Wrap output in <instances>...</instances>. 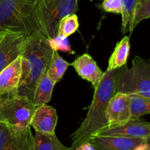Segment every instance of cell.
I'll return each instance as SVG.
<instances>
[{"mask_svg": "<svg viewBox=\"0 0 150 150\" xmlns=\"http://www.w3.org/2000/svg\"><path fill=\"white\" fill-rule=\"evenodd\" d=\"M73 150H95L93 146L89 142L84 143L76 148H73Z\"/></svg>", "mask_w": 150, "mask_h": 150, "instance_id": "cell-25", "label": "cell"}, {"mask_svg": "<svg viewBox=\"0 0 150 150\" xmlns=\"http://www.w3.org/2000/svg\"><path fill=\"white\" fill-rule=\"evenodd\" d=\"M140 0H122L123 12L122 14V33L133 32V24L135 10Z\"/></svg>", "mask_w": 150, "mask_h": 150, "instance_id": "cell-19", "label": "cell"}, {"mask_svg": "<svg viewBox=\"0 0 150 150\" xmlns=\"http://www.w3.org/2000/svg\"><path fill=\"white\" fill-rule=\"evenodd\" d=\"M148 19H150V0H140L135 10L133 29H135L140 22Z\"/></svg>", "mask_w": 150, "mask_h": 150, "instance_id": "cell-22", "label": "cell"}, {"mask_svg": "<svg viewBox=\"0 0 150 150\" xmlns=\"http://www.w3.org/2000/svg\"><path fill=\"white\" fill-rule=\"evenodd\" d=\"M57 121V110L52 106L45 104L36 107L30 126L35 129V132L45 135H54Z\"/></svg>", "mask_w": 150, "mask_h": 150, "instance_id": "cell-12", "label": "cell"}, {"mask_svg": "<svg viewBox=\"0 0 150 150\" xmlns=\"http://www.w3.org/2000/svg\"><path fill=\"white\" fill-rule=\"evenodd\" d=\"M115 71H105L100 82L95 88L93 99L86 117L70 136L73 148L88 142L90 138L108 126L106 110L110 99L115 94Z\"/></svg>", "mask_w": 150, "mask_h": 150, "instance_id": "cell-1", "label": "cell"}, {"mask_svg": "<svg viewBox=\"0 0 150 150\" xmlns=\"http://www.w3.org/2000/svg\"><path fill=\"white\" fill-rule=\"evenodd\" d=\"M10 33H42L38 0H0V41Z\"/></svg>", "mask_w": 150, "mask_h": 150, "instance_id": "cell-3", "label": "cell"}, {"mask_svg": "<svg viewBox=\"0 0 150 150\" xmlns=\"http://www.w3.org/2000/svg\"><path fill=\"white\" fill-rule=\"evenodd\" d=\"M68 150H73V147H70Z\"/></svg>", "mask_w": 150, "mask_h": 150, "instance_id": "cell-27", "label": "cell"}, {"mask_svg": "<svg viewBox=\"0 0 150 150\" xmlns=\"http://www.w3.org/2000/svg\"><path fill=\"white\" fill-rule=\"evenodd\" d=\"M90 1H95V0H90Z\"/></svg>", "mask_w": 150, "mask_h": 150, "instance_id": "cell-29", "label": "cell"}, {"mask_svg": "<svg viewBox=\"0 0 150 150\" xmlns=\"http://www.w3.org/2000/svg\"><path fill=\"white\" fill-rule=\"evenodd\" d=\"M131 119H138L144 115L150 114V98L132 94L130 95Z\"/></svg>", "mask_w": 150, "mask_h": 150, "instance_id": "cell-20", "label": "cell"}, {"mask_svg": "<svg viewBox=\"0 0 150 150\" xmlns=\"http://www.w3.org/2000/svg\"><path fill=\"white\" fill-rule=\"evenodd\" d=\"M146 145H147L148 150L150 149V137L146 140Z\"/></svg>", "mask_w": 150, "mask_h": 150, "instance_id": "cell-26", "label": "cell"}, {"mask_svg": "<svg viewBox=\"0 0 150 150\" xmlns=\"http://www.w3.org/2000/svg\"><path fill=\"white\" fill-rule=\"evenodd\" d=\"M79 22L76 14L70 15L62 19L59 24L58 35L68 38L78 30Z\"/></svg>", "mask_w": 150, "mask_h": 150, "instance_id": "cell-21", "label": "cell"}, {"mask_svg": "<svg viewBox=\"0 0 150 150\" xmlns=\"http://www.w3.org/2000/svg\"><path fill=\"white\" fill-rule=\"evenodd\" d=\"M22 58L19 56L0 71V95H16L21 76Z\"/></svg>", "mask_w": 150, "mask_h": 150, "instance_id": "cell-13", "label": "cell"}, {"mask_svg": "<svg viewBox=\"0 0 150 150\" xmlns=\"http://www.w3.org/2000/svg\"><path fill=\"white\" fill-rule=\"evenodd\" d=\"M0 150H34L30 126L23 129L0 122Z\"/></svg>", "mask_w": 150, "mask_h": 150, "instance_id": "cell-7", "label": "cell"}, {"mask_svg": "<svg viewBox=\"0 0 150 150\" xmlns=\"http://www.w3.org/2000/svg\"><path fill=\"white\" fill-rule=\"evenodd\" d=\"M69 66L70 63L64 60L58 51H53L52 57L47 69V74L55 83H57L62 79Z\"/></svg>", "mask_w": 150, "mask_h": 150, "instance_id": "cell-18", "label": "cell"}, {"mask_svg": "<svg viewBox=\"0 0 150 150\" xmlns=\"http://www.w3.org/2000/svg\"><path fill=\"white\" fill-rule=\"evenodd\" d=\"M70 147L63 145L57 135H45L35 132L34 135V150H68Z\"/></svg>", "mask_w": 150, "mask_h": 150, "instance_id": "cell-17", "label": "cell"}, {"mask_svg": "<svg viewBox=\"0 0 150 150\" xmlns=\"http://www.w3.org/2000/svg\"><path fill=\"white\" fill-rule=\"evenodd\" d=\"M130 37L126 35L117 43L112 54L108 60L107 70H117L127 65V59L130 54Z\"/></svg>", "mask_w": 150, "mask_h": 150, "instance_id": "cell-16", "label": "cell"}, {"mask_svg": "<svg viewBox=\"0 0 150 150\" xmlns=\"http://www.w3.org/2000/svg\"><path fill=\"white\" fill-rule=\"evenodd\" d=\"M1 96H1V95H0V100H1Z\"/></svg>", "mask_w": 150, "mask_h": 150, "instance_id": "cell-28", "label": "cell"}, {"mask_svg": "<svg viewBox=\"0 0 150 150\" xmlns=\"http://www.w3.org/2000/svg\"><path fill=\"white\" fill-rule=\"evenodd\" d=\"M88 142L95 150H148L146 140L131 137L95 135Z\"/></svg>", "mask_w": 150, "mask_h": 150, "instance_id": "cell-8", "label": "cell"}, {"mask_svg": "<svg viewBox=\"0 0 150 150\" xmlns=\"http://www.w3.org/2000/svg\"><path fill=\"white\" fill-rule=\"evenodd\" d=\"M43 35L48 39L58 35L59 24L62 19L76 14L79 0H38Z\"/></svg>", "mask_w": 150, "mask_h": 150, "instance_id": "cell-5", "label": "cell"}, {"mask_svg": "<svg viewBox=\"0 0 150 150\" xmlns=\"http://www.w3.org/2000/svg\"><path fill=\"white\" fill-rule=\"evenodd\" d=\"M36 107L33 101L23 96H2L0 100V122L18 128L30 126Z\"/></svg>", "mask_w": 150, "mask_h": 150, "instance_id": "cell-6", "label": "cell"}, {"mask_svg": "<svg viewBox=\"0 0 150 150\" xmlns=\"http://www.w3.org/2000/svg\"><path fill=\"white\" fill-rule=\"evenodd\" d=\"M55 85V82L48 76L47 70L43 71L35 85L33 96V103L35 107L50 101Z\"/></svg>", "mask_w": 150, "mask_h": 150, "instance_id": "cell-15", "label": "cell"}, {"mask_svg": "<svg viewBox=\"0 0 150 150\" xmlns=\"http://www.w3.org/2000/svg\"><path fill=\"white\" fill-rule=\"evenodd\" d=\"M71 65L78 74L83 79L90 82L94 88H96L103 76L104 72L98 67L92 56L87 53L78 57Z\"/></svg>", "mask_w": 150, "mask_h": 150, "instance_id": "cell-14", "label": "cell"}, {"mask_svg": "<svg viewBox=\"0 0 150 150\" xmlns=\"http://www.w3.org/2000/svg\"><path fill=\"white\" fill-rule=\"evenodd\" d=\"M149 150H150V149H149Z\"/></svg>", "mask_w": 150, "mask_h": 150, "instance_id": "cell-30", "label": "cell"}, {"mask_svg": "<svg viewBox=\"0 0 150 150\" xmlns=\"http://www.w3.org/2000/svg\"><path fill=\"white\" fill-rule=\"evenodd\" d=\"M100 7L108 13L122 15L123 12L122 0H103Z\"/></svg>", "mask_w": 150, "mask_h": 150, "instance_id": "cell-24", "label": "cell"}, {"mask_svg": "<svg viewBox=\"0 0 150 150\" xmlns=\"http://www.w3.org/2000/svg\"><path fill=\"white\" fill-rule=\"evenodd\" d=\"M96 135L131 137L146 140L150 137V123L141 119H130L123 124L105 128Z\"/></svg>", "mask_w": 150, "mask_h": 150, "instance_id": "cell-10", "label": "cell"}, {"mask_svg": "<svg viewBox=\"0 0 150 150\" xmlns=\"http://www.w3.org/2000/svg\"><path fill=\"white\" fill-rule=\"evenodd\" d=\"M48 43L54 51H62L70 54H74L68 39L66 37L57 35L54 38L48 39Z\"/></svg>", "mask_w": 150, "mask_h": 150, "instance_id": "cell-23", "label": "cell"}, {"mask_svg": "<svg viewBox=\"0 0 150 150\" xmlns=\"http://www.w3.org/2000/svg\"><path fill=\"white\" fill-rule=\"evenodd\" d=\"M108 126H118L130 120V95L124 93H115L108 102L106 110Z\"/></svg>", "mask_w": 150, "mask_h": 150, "instance_id": "cell-9", "label": "cell"}, {"mask_svg": "<svg viewBox=\"0 0 150 150\" xmlns=\"http://www.w3.org/2000/svg\"><path fill=\"white\" fill-rule=\"evenodd\" d=\"M20 33L6 35L0 41V71L21 55L27 38Z\"/></svg>", "mask_w": 150, "mask_h": 150, "instance_id": "cell-11", "label": "cell"}, {"mask_svg": "<svg viewBox=\"0 0 150 150\" xmlns=\"http://www.w3.org/2000/svg\"><path fill=\"white\" fill-rule=\"evenodd\" d=\"M115 93L150 98V59L135 56L130 67L127 65L114 74Z\"/></svg>", "mask_w": 150, "mask_h": 150, "instance_id": "cell-4", "label": "cell"}, {"mask_svg": "<svg viewBox=\"0 0 150 150\" xmlns=\"http://www.w3.org/2000/svg\"><path fill=\"white\" fill-rule=\"evenodd\" d=\"M54 50L42 33L27 38L21 54L22 73L16 94L33 101L35 85L41 74L48 69Z\"/></svg>", "mask_w": 150, "mask_h": 150, "instance_id": "cell-2", "label": "cell"}]
</instances>
